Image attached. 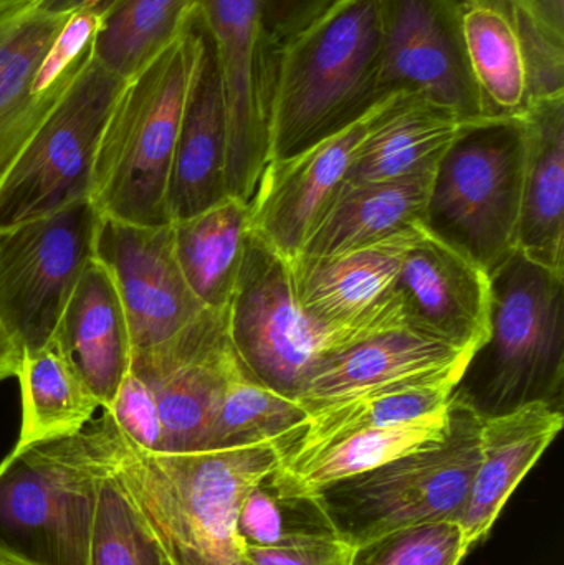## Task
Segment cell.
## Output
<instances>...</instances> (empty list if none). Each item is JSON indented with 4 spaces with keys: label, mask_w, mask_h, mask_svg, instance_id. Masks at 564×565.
<instances>
[{
    "label": "cell",
    "mask_w": 564,
    "mask_h": 565,
    "mask_svg": "<svg viewBox=\"0 0 564 565\" xmlns=\"http://www.w3.org/2000/svg\"><path fill=\"white\" fill-rule=\"evenodd\" d=\"M487 341L473 352L453 397L482 418L533 402L562 407L564 275L520 250L490 274Z\"/></svg>",
    "instance_id": "obj_4"
},
{
    "label": "cell",
    "mask_w": 564,
    "mask_h": 565,
    "mask_svg": "<svg viewBox=\"0 0 564 565\" xmlns=\"http://www.w3.org/2000/svg\"><path fill=\"white\" fill-rule=\"evenodd\" d=\"M224 88L227 194L251 204L270 159L277 46L265 23V0H199Z\"/></svg>",
    "instance_id": "obj_12"
},
{
    "label": "cell",
    "mask_w": 564,
    "mask_h": 565,
    "mask_svg": "<svg viewBox=\"0 0 564 565\" xmlns=\"http://www.w3.org/2000/svg\"><path fill=\"white\" fill-rule=\"evenodd\" d=\"M225 328L242 367L294 401L321 361L357 344L308 319L295 298L290 265L252 232L225 309Z\"/></svg>",
    "instance_id": "obj_8"
},
{
    "label": "cell",
    "mask_w": 564,
    "mask_h": 565,
    "mask_svg": "<svg viewBox=\"0 0 564 565\" xmlns=\"http://www.w3.org/2000/svg\"><path fill=\"white\" fill-rule=\"evenodd\" d=\"M0 565H35L26 561L25 557L17 554L15 551L10 550V547L3 546L0 544Z\"/></svg>",
    "instance_id": "obj_42"
},
{
    "label": "cell",
    "mask_w": 564,
    "mask_h": 565,
    "mask_svg": "<svg viewBox=\"0 0 564 565\" xmlns=\"http://www.w3.org/2000/svg\"><path fill=\"white\" fill-rule=\"evenodd\" d=\"M525 149L522 116L477 119L434 171L424 227L489 275L519 250Z\"/></svg>",
    "instance_id": "obj_7"
},
{
    "label": "cell",
    "mask_w": 564,
    "mask_h": 565,
    "mask_svg": "<svg viewBox=\"0 0 564 565\" xmlns=\"http://www.w3.org/2000/svg\"><path fill=\"white\" fill-rule=\"evenodd\" d=\"M396 292L404 324L417 334L470 352L489 338L490 275L424 225L404 254Z\"/></svg>",
    "instance_id": "obj_19"
},
{
    "label": "cell",
    "mask_w": 564,
    "mask_h": 565,
    "mask_svg": "<svg viewBox=\"0 0 564 565\" xmlns=\"http://www.w3.org/2000/svg\"><path fill=\"white\" fill-rule=\"evenodd\" d=\"M453 387H424L370 395L330 405L308 415L307 424L281 447L284 461L291 463L318 448L368 428L401 424L443 411L453 397Z\"/></svg>",
    "instance_id": "obj_32"
},
{
    "label": "cell",
    "mask_w": 564,
    "mask_h": 565,
    "mask_svg": "<svg viewBox=\"0 0 564 565\" xmlns=\"http://www.w3.org/2000/svg\"><path fill=\"white\" fill-rule=\"evenodd\" d=\"M563 422V407L549 402L482 418L480 463L457 520L469 550L490 533L520 481L558 437Z\"/></svg>",
    "instance_id": "obj_22"
},
{
    "label": "cell",
    "mask_w": 564,
    "mask_h": 565,
    "mask_svg": "<svg viewBox=\"0 0 564 565\" xmlns=\"http://www.w3.org/2000/svg\"><path fill=\"white\" fill-rule=\"evenodd\" d=\"M17 379L22 394V427L17 448L79 434L102 408L55 339L22 352Z\"/></svg>",
    "instance_id": "obj_29"
},
{
    "label": "cell",
    "mask_w": 564,
    "mask_h": 565,
    "mask_svg": "<svg viewBox=\"0 0 564 565\" xmlns=\"http://www.w3.org/2000/svg\"><path fill=\"white\" fill-rule=\"evenodd\" d=\"M462 125L454 113L421 96L396 93L354 154L343 188L436 168Z\"/></svg>",
    "instance_id": "obj_26"
},
{
    "label": "cell",
    "mask_w": 564,
    "mask_h": 565,
    "mask_svg": "<svg viewBox=\"0 0 564 565\" xmlns=\"http://www.w3.org/2000/svg\"><path fill=\"white\" fill-rule=\"evenodd\" d=\"M106 411L132 444L151 454H161L162 428L155 394L131 369Z\"/></svg>",
    "instance_id": "obj_36"
},
{
    "label": "cell",
    "mask_w": 564,
    "mask_h": 565,
    "mask_svg": "<svg viewBox=\"0 0 564 565\" xmlns=\"http://www.w3.org/2000/svg\"><path fill=\"white\" fill-rule=\"evenodd\" d=\"M307 420L297 401L255 381L237 359L219 395L205 451L260 444L281 448Z\"/></svg>",
    "instance_id": "obj_31"
},
{
    "label": "cell",
    "mask_w": 564,
    "mask_h": 565,
    "mask_svg": "<svg viewBox=\"0 0 564 565\" xmlns=\"http://www.w3.org/2000/svg\"><path fill=\"white\" fill-rule=\"evenodd\" d=\"M98 17L0 3V181L92 58Z\"/></svg>",
    "instance_id": "obj_9"
},
{
    "label": "cell",
    "mask_w": 564,
    "mask_h": 565,
    "mask_svg": "<svg viewBox=\"0 0 564 565\" xmlns=\"http://www.w3.org/2000/svg\"><path fill=\"white\" fill-rule=\"evenodd\" d=\"M108 414L79 434L13 448L0 463V544L35 565H89Z\"/></svg>",
    "instance_id": "obj_5"
},
{
    "label": "cell",
    "mask_w": 564,
    "mask_h": 565,
    "mask_svg": "<svg viewBox=\"0 0 564 565\" xmlns=\"http://www.w3.org/2000/svg\"><path fill=\"white\" fill-rule=\"evenodd\" d=\"M469 553L457 521L417 524L354 547L351 565H459Z\"/></svg>",
    "instance_id": "obj_35"
},
{
    "label": "cell",
    "mask_w": 564,
    "mask_h": 565,
    "mask_svg": "<svg viewBox=\"0 0 564 565\" xmlns=\"http://www.w3.org/2000/svg\"><path fill=\"white\" fill-rule=\"evenodd\" d=\"M278 468L242 501L237 531L244 546L270 547L288 537L334 534L313 494L291 491L278 477Z\"/></svg>",
    "instance_id": "obj_34"
},
{
    "label": "cell",
    "mask_w": 564,
    "mask_h": 565,
    "mask_svg": "<svg viewBox=\"0 0 564 565\" xmlns=\"http://www.w3.org/2000/svg\"><path fill=\"white\" fill-rule=\"evenodd\" d=\"M6 2V0H0V3Z\"/></svg>",
    "instance_id": "obj_43"
},
{
    "label": "cell",
    "mask_w": 564,
    "mask_h": 565,
    "mask_svg": "<svg viewBox=\"0 0 564 565\" xmlns=\"http://www.w3.org/2000/svg\"><path fill=\"white\" fill-rule=\"evenodd\" d=\"M393 95L363 118L307 151L268 162L251 202V232L287 264L308 241L343 188L351 161Z\"/></svg>",
    "instance_id": "obj_17"
},
{
    "label": "cell",
    "mask_w": 564,
    "mask_h": 565,
    "mask_svg": "<svg viewBox=\"0 0 564 565\" xmlns=\"http://www.w3.org/2000/svg\"><path fill=\"white\" fill-rule=\"evenodd\" d=\"M171 225L175 258L189 288L205 308L225 311L251 232V204L228 195Z\"/></svg>",
    "instance_id": "obj_28"
},
{
    "label": "cell",
    "mask_w": 564,
    "mask_h": 565,
    "mask_svg": "<svg viewBox=\"0 0 564 565\" xmlns=\"http://www.w3.org/2000/svg\"><path fill=\"white\" fill-rule=\"evenodd\" d=\"M95 260L115 282L132 351L168 341L207 309L182 275L171 224L145 227L102 217Z\"/></svg>",
    "instance_id": "obj_18"
},
{
    "label": "cell",
    "mask_w": 564,
    "mask_h": 565,
    "mask_svg": "<svg viewBox=\"0 0 564 565\" xmlns=\"http://www.w3.org/2000/svg\"><path fill=\"white\" fill-rule=\"evenodd\" d=\"M381 9L383 0H337L278 50L268 162L307 151L387 98Z\"/></svg>",
    "instance_id": "obj_2"
},
{
    "label": "cell",
    "mask_w": 564,
    "mask_h": 565,
    "mask_svg": "<svg viewBox=\"0 0 564 565\" xmlns=\"http://www.w3.org/2000/svg\"><path fill=\"white\" fill-rule=\"evenodd\" d=\"M225 311L204 309L161 344L132 351L131 371L155 394L161 454L205 451L219 395L234 362Z\"/></svg>",
    "instance_id": "obj_15"
},
{
    "label": "cell",
    "mask_w": 564,
    "mask_h": 565,
    "mask_svg": "<svg viewBox=\"0 0 564 565\" xmlns=\"http://www.w3.org/2000/svg\"><path fill=\"white\" fill-rule=\"evenodd\" d=\"M421 227L360 250L334 257L300 255L288 264L295 298L308 319L357 344L406 328L396 282L404 254Z\"/></svg>",
    "instance_id": "obj_16"
},
{
    "label": "cell",
    "mask_w": 564,
    "mask_h": 565,
    "mask_svg": "<svg viewBox=\"0 0 564 565\" xmlns=\"http://www.w3.org/2000/svg\"><path fill=\"white\" fill-rule=\"evenodd\" d=\"M533 19L555 39L564 42V0H519Z\"/></svg>",
    "instance_id": "obj_39"
},
{
    "label": "cell",
    "mask_w": 564,
    "mask_h": 565,
    "mask_svg": "<svg viewBox=\"0 0 564 565\" xmlns=\"http://www.w3.org/2000/svg\"><path fill=\"white\" fill-rule=\"evenodd\" d=\"M115 0H36L46 12L72 13L75 10H93L102 15Z\"/></svg>",
    "instance_id": "obj_40"
},
{
    "label": "cell",
    "mask_w": 564,
    "mask_h": 565,
    "mask_svg": "<svg viewBox=\"0 0 564 565\" xmlns=\"http://www.w3.org/2000/svg\"><path fill=\"white\" fill-rule=\"evenodd\" d=\"M201 49L202 29L195 13L169 49L123 82L93 169L89 201L102 217L145 227L171 224L169 175Z\"/></svg>",
    "instance_id": "obj_3"
},
{
    "label": "cell",
    "mask_w": 564,
    "mask_h": 565,
    "mask_svg": "<svg viewBox=\"0 0 564 565\" xmlns=\"http://www.w3.org/2000/svg\"><path fill=\"white\" fill-rule=\"evenodd\" d=\"M201 29L202 49L185 98L169 175L171 222L192 217L228 198L224 88L214 49L202 23Z\"/></svg>",
    "instance_id": "obj_21"
},
{
    "label": "cell",
    "mask_w": 564,
    "mask_h": 565,
    "mask_svg": "<svg viewBox=\"0 0 564 565\" xmlns=\"http://www.w3.org/2000/svg\"><path fill=\"white\" fill-rule=\"evenodd\" d=\"M462 2H464V0H462Z\"/></svg>",
    "instance_id": "obj_44"
},
{
    "label": "cell",
    "mask_w": 564,
    "mask_h": 565,
    "mask_svg": "<svg viewBox=\"0 0 564 565\" xmlns=\"http://www.w3.org/2000/svg\"><path fill=\"white\" fill-rule=\"evenodd\" d=\"M464 39L486 118H520L564 95V42L519 0H464Z\"/></svg>",
    "instance_id": "obj_14"
},
{
    "label": "cell",
    "mask_w": 564,
    "mask_h": 565,
    "mask_svg": "<svg viewBox=\"0 0 564 565\" xmlns=\"http://www.w3.org/2000/svg\"><path fill=\"white\" fill-rule=\"evenodd\" d=\"M449 405L414 420L347 435L300 460L281 463L278 477L295 493L311 494L334 481L366 473L404 455L439 445L449 434Z\"/></svg>",
    "instance_id": "obj_27"
},
{
    "label": "cell",
    "mask_w": 564,
    "mask_h": 565,
    "mask_svg": "<svg viewBox=\"0 0 564 565\" xmlns=\"http://www.w3.org/2000/svg\"><path fill=\"white\" fill-rule=\"evenodd\" d=\"M472 355L407 328L381 332L321 361L297 402L310 415L370 395L454 388Z\"/></svg>",
    "instance_id": "obj_20"
},
{
    "label": "cell",
    "mask_w": 564,
    "mask_h": 565,
    "mask_svg": "<svg viewBox=\"0 0 564 565\" xmlns=\"http://www.w3.org/2000/svg\"><path fill=\"white\" fill-rule=\"evenodd\" d=\"M106 414L108 460L96 483L89 565H172L113 468L109 450L111 415L108 411Z\"/></svg>",
    "instance_id": "obj_33"
},
{
    "label": "cell",
    "mask_w": 564,
    "mask_h": 565,
    "mask_svg": "<svg viewBox=\"0 0 564 565\" xmlns=\"http://www.w3.org/2000/svg\"><path fill=\"white\" fill-rule=\"evenodd\" d=\"M337 0H265V23L272 43L280 50Z\"/></svg>",
    "instance_id": "obj_38"
},
{
    "label": "cell",
    "mask_w": 564,
    "mask_h": 565,
    "mask_svg": "<svg viewBox=\"0 0 564 565\" xmlns=\"http://www.w3.org/2000/svg\"><path fill=\"white\" fill-rule=\"evenodd\" d=\"M102 215L89 199L0 231V328L20 351L52 341L95 258Z\"/></svg>",
    "instance_id": "obj_11"
},
{
    "label": "cell",
    "mask_w": 564,
    "mask_h": 565,
    "mask_svg": "<svg viewBox=\"0 0 564 565\" xmlns=\"http://www.w3.org/2000/svg\"><path fill=\"white\" fill-rule=\"evenodd\" d=\"M22 364V351L13 344L12 339L0 328V382L17 377Z\"/></svg>",
    "instance_id": "obj_41"
},
{
    "label": "cell",
    "mask_w": 564,
    "mask_h": 565,
    "mask_svg": "<svg viewBox=\"0 0 564 565\" xmlns=\"http://www.w3.org/2000/svg\"><path fill=\"white\" fill-rule=\"evenodd\" d=\"M380 88L421 96L460 121L486 118L464 39L462 0H383Z\"/></svg>",
    "instance_id": "obj_13"
},
{
    "label": "cell",
    "mask_w": 564,
    "mask_h": 565,
    "mask_svg": "<svg viewBox=\"0 0 564 565\" xmlns=\"http://www.w3.org/2000/svg\"><path fill=\"white\" fill-rule=\"evenodd\" d=\"M354 547L337 534L288 537L270 547L245 546L252 565H351Z\"/></svg>",
    "instance_id": "obj_37"
},
{
    "label": "cell",
    "mask_w": 564,
    "mask_h": 565,
    "mask_svg": "<svg viewBox=\"0 0 564 565\" xmlns=\"http://www.w3.org/2000/svg\"><path fill=\"white\" fill-rule=\"evenodd\" d=\"M449 414L439 445L311 493L340 540L358 547L404 527L459 520L480 463L482 417L456 397Z\"/></svg>",
    "instance_id": "obj_6"
},
{
    "label": "cell",
    "mask_w": 564,
    "mask_h": 565,
    "mask_svg": "<svg viewBox=\"0 0 564 565\" xmlns=\"http://www.w3.org/2000/svg\"><path fill=\"white\" fill-rule=\"evenodd\" d=\"M102 408L111 407L131 367L128 321L115 282L93 258L53 334Z\"/></svg>",
    "instance_id": "obj_23"
},
{
    "label": "cell",
    "mask_w": 564,
    "mask_h": 565,
    "mask_svg": "<svg viewBox=\"0 0 564 565\" xmlns=\"http://www.w3.org/2000/svg\"><path fill=\"white\" fill-rule=\"evenodd\" d=\"M434 171L341 189L301 255L334 257L424 225Z\"/></svg>",
    "instance_id": "obj_25"
},
{
    "label": "cell",
    "mask_w": 564,
    "mask_h": 565,
    "mask_svg": "<svg viewBox=\"0 0 564 565\" xmlns=\"http://www.w3.org/2000/svg\"><path fill=\"white\" fill-rule=\"evenodd\" d=\"M522 121L526 149L519 250L564 275V95L532 103Z\"/></svg>",
    "instance_id": "obj_24"
},
{
    "label": "cell",
    "mask_w": 564,
    "mask_h": 565,
    "mask_svg": "<svg viewBox=\"0 0 564 565\" xmlns=\"http://www.w3.org/2000/svg\"><path fill=\"white\" fill-rule=\"evenodd\" d=\"M123 82L92 55L0 181V231L89 199L99 138Z\"/></svg>",
    "instance_id": "obj_10"
},
{
    "label": "cell",
    "mask_w": 564,
    "mask_h": 565,
    "mask_svg": "<svg viewBox=\"0 0 564 565\" xmlns=\"http://www.w3.org/2000/svg\"><path fill=\"white\" fill-rule=\"evenodd\" d=\"M198 9L199 0H115L99 19L93 58L131 78L188 30Z\"/></svg>",
    "instance_id": "obj_30"
},
{
    "label": "cell",
    "mask_w": 564,
    "mask_h": 565,
    "mask_svg": "<svg viewBox=\"0 0 564 565\" xmlns=\"http://www.w3.org/2000/svg\"><path fill=\"white\" fill-rule=\"evenodd\" d=\"M109 450L116 475L172 565H252L238 536V511L248 491L280 467V445L151 454L111 417Z\"/></svg>",
    "instance_id": "obj_1"
}]
</instances>
